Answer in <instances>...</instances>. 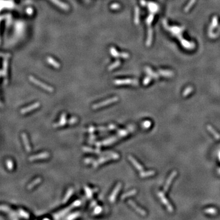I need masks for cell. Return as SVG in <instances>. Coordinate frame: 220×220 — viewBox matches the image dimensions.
<instances>
[{"label": "cell", "mask_w": 220, "mask_h": 220, "mask_svg": "<svg viewBox=\"0 0 220 220\" xmlns=\"http://www.w3.org/2000/svg\"><path fill=\"white\" fill-rule=\"evenodd\" d=\"M50 157V154L47 152H45L41 153V154H37L35 155H32L29 158V161H34L36 160H39V159H48Z\"/></svg>", "instance_id": "obj_9"}, {"label": "cell", "mask_w": 220, "mask_h": 220, "mask_svg": "<svg viewBox=\"0 0 220 220\" xmlns=\"http://www.w3.org/2000/svg\"><path fill=\"white\" fill-rule=\"evenodd\" d=\"M29 80L32 82V83H33L34 84H35L36 85L40 86V87H42V89H43L48 91V92H53V88L52 87L47 85V84H45V83H42V82L40 81L37 80L36 78H35L34 77H32V76L29 77Z\"/></svg>", "instance_id": "obj_3"}, {"label": "cell", "mask_w": 220, "mask_h": 220, "mask_svg": "<svg viewBox=\"0 0 220 220\" xmlns=\"http://www.w3.org/2000/svg\"><path fill=\"white\" fill-rule=\"evenodd\" d=\"M128 159H129V160L130 161L131 163L134 165V166L138 169V170H139L140 171H142L143 170V166H142L141 164H140V163H139L133 157L131 156V155H129V156H128Z\"/></svg>", "instance_id": "obj_12"}, {"label": "cell", "mask_w": 220, "mask_h": 220, "mask_svg": "<svg viewBox=\"0 0 220 220\" xmlns=\"http://www.w3.org/2000/svg\"><path fill=\"white\" fill-rule=\"evenodd\" d=\"M114 83L116 85H122V84H133L138 85V81L135 80L126 79V80H116L114 81Z\"/></svg>", "instance_id": "obj_5"}, {"label": "cell", "mask_w": 220, "mask_h": 220, "mask_svg": "<svg viewBox=\"0 0 220 220\" xmlns=\"http://www.w3.org/2000/svg\"><path fill=\"white\" fill-rule=\"evenodd\" d=\"M94 161H95L94 159H91V158H89V159H86L85 160H84V163H87V164H88V163H91V162H94Z\"/></svg>", "instance_id": "obj_43"}, {"label": "cell", "mask_w": 220, "mask_h": 220, "mask_svg": "<svg viewBox=\"0 0 220 220\" xmlns=\"http://www.w3.org/2000/svg\"><path fill=\"white\" fill-rule=\"evenodd\" d=\"M84 190H85L87 196L89 198H91V197H92V194H93V191H92V190L87 186H84Z\"/></svg>", "instance_id": "obj_27"}, {"label": "cell", "mask_w": 220, "mask_h": 220, "mask_svg": "<svg viewBox=\"0 0 220 220\" xmlns=\"http://www.w3.org/2000/svg\"><path fill=\"white\" fill-rule=\"evenodd\" d=\"M19 213H20V215L21 216V217H23V218H26V219H28V218H29V214L27 213V212H24V211L22 209H19Z\"/></svg>", "instance_id": "obj_29"}, {"label": "cell", "mask_w": 220, "mask_h": 220, "mask_svg": "<svg viewBox=\"0 0 220 220\" xmlns=\"http://www.w3.org/2000/svg\"><path fill=\"white\" fill-rule=\"evenodd\" d=\"M120 62L119 61H116L115 62L113 63V64H112V65H111L109 67L108 70H113V69H115L116 67H118L119 66V65H120Z\"/></svg>", "instance_id": "obj_32"}, {"label": "cell", "mask_w": 220, "mask_h": 220, "mask_svg": "<svg viewBox=\"0 0 220 220\" xmlns=\"http://www.w3.org/2000/svg\"><path fill=\"white\" fill-rule=\"evenodd\" d=\"M157 195L158 196H159V198H160V199L161 202L165 205L166 207L167 208L168 212H170V213H172L174 211V208L172 207V205L169 203V200H168V199H167V198L165 197L164 193H163V192H161V191H159V192L157 193Z\"/></svg>", "instance_id": "obj_2"}, {"label": "cell", "mask_w": 220, "mask_h": 220, "mask_svg": "<svg viewBox=\"0 0 220 220\" xmlns=\"http://www.w3.org/2000/svg\"><path fill=\"white\" fill-rule=\"evenodd\" d=\"M40 106V104L39 102H36L34 104H33V105H30V106H28L27 107L21 109V111H20V113H21V114H26L28 112L31 111L38 108Z\"/></svg>", "instance_id": "obj_8"}, {"label": "cell", "mask_w": 220, "mask_h": 220, "mask_svg": "<svg viewBox=\"0 0 220 220\" xmlns=\"http://www.w3.org/2000/svg\"><path fill=\"white\" fill-rule=\"evenodd\" d=\"M217 172H218V174L220 175V168H218V170H217Z\"/></svg>", "instance_id": "obj_46"}, {"label": "cell", "mask_w": 220, "mask_h": 220, "mask_svg": "<svg viewBox=\"0 0 220 220\" xmlns=\"http://www.w3.org/2000/svg\"><path fill=\"white\" fill-rule=\"evenodd\" d=\"M218 159H219V160H220V151L218 152Z\"/></svg>", "instance_id": "obj_47"}, {"label": "cell", "mask_w": 220, "mask_h": 220, "mask_svg": "<svg viewBox=\"0 0 220 220\" xmlns=\"http://www.w3.org/2000/svg\"><path fill=\"white\" fill-rule=\"evenodd\" d=\"M108 128L110 130H114V129H116V126L114 125V124H110L109 125Z\"/></svg>", "instance_id": "obj_44"}, {"label": "cell", "mask_w": 220, "mask_h": 220, "mask_svg": "<svg viewBox=\"0 0 220 220\" xmlns=\"http://www.w3.org/2000/svg\"><path fill=\"white\" fill-rule=\"evenodd\" d=\"M195 2V0H191V1H190V2H189L188 5V6H186V7H185V11H186V12H187V11H188L189 9H190V7H191V6H192V4H193Z\"/></svg>", "instance_id": "obj_38"}, {"label": "cell", "mask_w": 220, "mask_h": 220, "mask_svg": "<svg viewBox=\"0 0 220 220\" xmlns=\"http://www.w3.org/2000/svg\"><path fill=\"white\" fill-rule=\"evenodd\" d=\"M111 160H117V159L114 156H113V155H106L105 157H101L99 160L94 161V167L96 168L99 164H102V163L106 162L107 161Z\"/></svg>", "instance_id": "obj_4"}, {"label": "cell", "mask_w": 220, "mask_h": 220, "mask_svg": "<svg viewBox=\"0 0 220 220\" xmlns=\"http://www.w3.org/2000/svg\"><path fill=\"white\" fill-rule=\"evenodd\" d=\"M150 80H151V78H149V77L145 78L144 80V82H143L144 85H147V84L149 83V82L150 81Z\"/></svg>", "instance_id": "obj_40"}, {"label": "cell", "mask_w": 220, "mask_h": 220, "mask_svg": "<svg viewBox=\"0 0 220 220\" xmlns=\"http://www.w3.org/2000/svg\"><path fill=\"white\" fill-rule=\"evenodd\" d=\"M152 31H151V29H149V37H148V40H147V45H150V42H151V40H152Z\"/></svg>", "instance_id": "obj_37"}, {"label": "cell", "mask_w": 220, "mask_h": 220, "mask_svg": "<svg viewBox=\"0 0 220 220\" xmlns=\"http://www.w3.org/2000/svg\"><path fill=\"white\" fill-rule=\"evenodd\" d=\"M67 123V120L66 119V114L65 113H63L61 114V118H60V120L57 123H55L53 125V127L56 128V127H62V126L65 125V124Z\"/></svg>", "instance_id": "obj_11"}, {"label": "cell", "mask_w": 220, "mask_h": 220, "mask_svg": "<svg viewBox=\"0 0 220 220\" xmlns=\"http://www.w3.org/2000/svg\"><path fill=\"white\" fill-rule=\"evenodd\" d=\"M73 193V189L72 188H70L67 190L66 195H65V197H64V198L62 200V202L64 203V204H65V203H66L67 202V200H69V198H70V197H71V196L72 195Z\"/></svg>", "instance_id": "obj_16"}, {"label": "cell", "mask_w": 220, "mask_h": 220, "mask_svg": "<svg viewBox=\"0 0 220 220\" xmlns=\"http://www.w3.org/2000/svg\"><path fill=\"white\" fill-rule=\"evenodd\" d=\"M153 19H154V15H150V16H149V17H148L147 20V22L148 24H150L151 21H152Z\"/></svg>", "instance_id": "obj_41"}, {"label": "cell", "mask_w": 220, "mask_h": 220, "mask_svg": "<svg viewBox=\"0 0 220 220\" xmlns=\"http://www.w3.org/2000/svg\"><path fill=\"white\" fill-rule=\"evenodd\" d=\"M119 100V98L118 97H114L110 98V99H107L106 100H104V101H101L100 103H98L95 104V105H92V108L94 110H97V109L103 107V106H106V105H108L110 104L116 102V101H118Z\"/></svg>", "instance_id": "obj_1"}, {"label": "cell", "mask_w": 220, "mask_h": 220, "mask_svg": "<svg viewBox=\"0 0 220 220\" xmlns=\"http://www.w3.org/2000/svg\"><path fill=\"white\" fill-rule=\"evenodd\" d=\"M121 186H122V183H120V182L118 183L116 185V186H115V188H114V189L113 190V192H112V193L111 194V195L110 196V202L114 203V202H115L116 198L117 195H118V194L119 193V191H120V188H121Z\"/></svg>", "instance_id": "obj_6"}, {"label": "cell", "mask_w": 220, "mask_h": 220, "mask_svg": "<svg viewBox=\"0 0 220 220\" xmlns=\"http://www.w3.org/2000/svg\"><path fill=\"white\" fill-rule=\"evenodd\" d=\"M1 210L6 212V213H8L9 214L11 215V216H15V212H13L11 208H10L9 207H8L7 206H6V205H1Z\"/></svg>", "instance_id": "obj_19"}, {"label": "cell", "mask_w": 220, "mask_h": 220, "mask_svg": "<svg viewBox=\"0 0 220 220\" xmlns=\"http://www.w3.org/2000/svg\"><path fill=\"white\" fill-rule=\"evenodd\" d=\"M33 9H32L31 8H28V9H27L26 12L28 13V14H29V15H31V14H33Z\"/></svg>", "instance_id": "obj_45"}, {"label": "cell", "mask_w": 220, "mask_h": 220, "mask_svg": "<svg viewBox=\"0 0 220 220\" xmlns=\"http://www.w3.org/2000/svg\"><path fill=\"white\" fill-rule=\"evenodd\" d=\"M155 174V172L154 171H141L140 172V177L141 178H144V177H149V176H154Z\"/></svg>", "instance_id": "obj_15"}, {"label": "cell", "mask_w": 220, "mask_h": 220, "mask_svg": "<svg viewBox=\"0 0 220 220\" xmlns=\"http://www.w3.org/2000/svg\"><path fill=\"white\" fill-rule=\"evenodd\" d=\"M135 23L138 24L139 23V9L138 7H136L135 9Z\"/></svg>", "instance_id": "obj_34"}, {"label": "cell", "mask_w": 220, "mask_h": 220, "mask_svg": "<svg viewBox=\"0 0 220 220\" xmlns=\"http://www.w3.org/2000/svg\"><path fill=\"white\" fill-rule=\"evenodd\" d=\"M101 211V208L100 207L98 206L95 208V210H94V214H99L100 212Z\"/></svg>", "instance_id": "obj_42"}, {"label": "cell", "mask_w": 220, "mask_h": 220, "mask_svg": "<svg viewBox=\"0 0 220 220\" xmlns=\"http://www.w3.org/2000/svg\"><path fill=\"white\" fill-rule=\"evenodd\" d=\"M151 125L152 123L150 120H145L141 123V127L144 129H148V128H150Z\"/></svg>", "instance_id": "obj_24"}, {"label": "cell", "mask_w": 220, "mask_h": 220, "mask_svg": "<svg viewBox=\"0 0 220 220\" xmlns=\"http://www.w3.org/2000/svg\"><path fill=\"white\" fill-rule=\"evenodd\" d=\"M6 165H7V169H8L10 171L12 170L14 166H13V162L11 160L7 159V160H6Z\"/></svg>", "instance_id": "obj_30"}, {"label": "cell", "mask_w": 220, "mask_h": 220, "mask_svg": "<svg viewBox=\"0 0 220 220\" xmlns=\"http://www.w3.org/2000/svg\"><path fill=\"white\" fill-rule=\"evenodd\" d=\"M110 52L111 53V55H113L114 57H118V56H120V53H119L118 51L116 50V49L113 47H111L110 48Z\"/></svg>", "instance_id": "obj_31"}, {"label": "cell", "mask_w": 220, "mask_h": 220, "mask_svg": "<svg viewBox=\"0 0 220 220\" xmlns=\"http://www.w3.org/2000/svg\"><path fill=\"white\" fill-rule=\"evenodd\" d=\"M160 73L162 75L164 76V77H171L172 75V72L169 71H163V70H160Z\"/></svg>", "instance_id": "obj_35"}, {"label": "cell", "mask_w": 220, "mask_h": 220, "mask_svg": "<svg viewBox=\"0 0 220 220\" xmlns=\"http://www.w3.org/2000/svg\"><path fill=\"white\" fill-rule=\"evenodd\" d=\"M51 1H52L53 3L56 4L57 5V6H58L59 7H60L61 8L63 9L67 10L68 9H69V6H68L67 5L65 4H64V3H63V2H61V1H59V0H51Z\"/></svg>", "instance_id": "obj_17"}, {"label": "cell", "mask_w": 220, "mask_h": 220, "mask_svg": "<svg viewBox=\"0 0 220 220\" xmlns=\"http://www.w3.org/2000/svg\"><path fill=\"white\" fill-rule=\"evenodd\" d=\"M177 171H174L171 174L170 176H169L168 180H166V182L165 185H164V189H163V191H164V193H166L168 191V189H169V186H170L171 183H172V180H173L174 179V177L177 176Z\"/></svg>", "instance_id": "obj_7"}, {"label": "cell", "mask_w": 220, "mask_h": 220, "mask_svg": "<svg viewBox=\"0 0 220 220\" xmlns=\"http://www.w3.org/2000/svg\"><path fill=\"white\" fill-rule=\"evenodd\" d=\"M193 91V88L191 86H189L187 88H186L185 89V91L183 92V97H186V96H188L190 94H191V92Z\"/></svg>", "instance_id": "obj_25"}, {"label": "cell", "mask_w": 220, "mask_h": 220, "mask_svg": "<svg viewBox=\"0 0 220 220\" xmlns=\"http://www.w3.org/2000/svg\"><path fill=\"white\" fill-rule=\"evenodd\" d=\"M47 61H48V62L50 63L51 65H53V67H55V68H60V63H58L57 61H56L55 60H54L52 58L47 57Z\"/></svg>", "instance_id": "obj_21"}, {"label": "cell", "mask_w": 220, "mask_h": 220, "mask_svg": "<svg viewBox=\"0 0 220 220\" xmlns=\"http://www.w3.org/2000/svg\"><path fill=\"white\" fill-rule=\"evenodd\" d=\"M7 65V58H6V60H4V62H3V70L1 72V75H3V76L6 75Z\"/></svg>", "instance_id": "obj_26"}, {"label": "cell", "mask_w": 220, "mask_h": 220, "mask_svg": "<svg viewBox=\"0 0 220 220\" xmlns=\"http://www.w3.org/2000/svg\"><path fill=\"white\" fill-rule=\"evenodd\" d=\"M128 204L131 205V207H132L134 208V209L138 212V213H140L141 215H142V216L146 215V212H145V210H144L143 209H142V208H140V207L138 206V205L135 204V202H134L133 200H128Z\"/></svg>", "instance_id": "obj_10"}, {"label": "cell", "mask_w": 220, "mask_h": 220, "mask_svg": "<svg viewBox=\"0 0 220 220\" xmlns=\"http://www.w3.org/2000/svg\"><path fill=\"white\" fill-rule=\"evenodd\" d=\"M204 212L211 215H216L218 213V210L214 207H209L204 210Z\"/></svg>", "instance_id": "obj_18"}, {"label": "cell", "mask_w": 220, "mask_h": 220, "mask_svg": "<svg viewBox=\"0 0 220 220\" xmlns=\"http://www.w3.org/2000/svg\"><path fill=\"white\" fill-rule=\"evenodd\" d=\"M119 8H120V5L119 4L115 3L111 6V9H118Z\"/></svg>", "instance_id": "obj_39"}, {"label": "cell", "mask_w": 220, "mask_h": 220, "mask_svg": "<svg viewBox=\"0 0 220 220\" xmlns=\"http://www.w3.org/2000/svg\"><path fill=\"white\" fill-rule=\"evenodd\" d=\"M136 192H137V191H136V190H135V189H134V190H130V191H128V192L125 193L123 194V195L122 196L121 199H125V198H128V197L132 196L135 195V194L136 193Z\"/></svg>", "instance_id": "obj_22"}, {"label": "cell", "mask_w": 220, "mask_h": 220, "mask_svg": "<svg viewBox=\"0 0 220 220\" xmlns=\"http://www.w3.org/2000/svg\"><path fill=\"white\" fill-rule=\"evenodd\" d=\"M80 214V212H75V213H72V214H71L70 215H69V217H67L66 219L67 220L75 219V218H77L78 217H79Z\"/></svg>", "instance_id": "obj_33"}, {"label": "cell", "mask_w": 220, "mask_h": 220, "mask_svg": "<svg viewBox=\"0 0 220 220\" xmlns=\"http://www.w3.org/2000/svg\"><path fill=\"white\" fill-rule=\"evenodd\" d=\"M83 150H84L86 152H91V153H96V154H100V151L99 150H95V149H92L91 148L87 147H83Z\"/></svg>", "instance_id": "obj_23"}, {"label": "cell", "mask_w": 220, "mask_h": 220, "mask_svg": "<svg viewBox=\"0 0 220 220\" xmlns=\"http://www.w3.org/2000/svg\"><path fill=\"white\" fill-rule=\"evenodd\" d=\"M117 140H118V139H117L116 138H110V139H108V140H105V141H104L103 142H102V144H104V145L110 144L113 143V142H114V141H116Z\"/></svg>", "instance_id": "obj_28"}, {"label": "cell", "mask_w": 220, "mask_h": 220, "mask_svg": "<svg viewBox=\"0 0 220 220\" xmlns=\"http://www.w3.org/2000/svg\"><path fill=\"white\" fill-rule=\"evenodd\" d=\"M21 138H22V140L23 141V144L24 146H25L26 150V151L28 152H31V148L30 144H29V141H28V137H27L26 133H23L22 134H21Z\"/></svg>", "instance_id": "obj_13"}, {"label": "cell", "mask_w": 220, "mask_h": 220, "mask_svg": "<svg viewBox=\"0 0 220 220\" xmlns=\"http://www.w3.org/2000/svg\"><path fill=\"white\" fill-rule=\"evenodd\" d=\"M207 128L208 130L209 131L210 133H212V135L214 136L215 138L217 139V140H220V135L213 128L212 126H211L210 125H208L207 126Z\"/></svg>", "instance_id": "obj_14"}, {"label": "cell", "mask_w": 220, "mask_h": 220, "mask_svg": "<svg viewBox=\"0 0 220 220\" xmlns=\"http://www.w3.org/2000/svg\"><path fill=\"white\" fill-rule=\"evenodd\" d=\"M78 119H77V118H75V117H72L71 119H70L69 120H67V123L68 124H70V125H72L75 123L76 122H77Z\"/></svg>", "instance_id": "obj_36"}, {"label": "cell", "mask_w": 220, "mask_h": 220, "mask_svg": "<svg viewBox=\"0 0 220 220\" xmlns=\"http://www.w3.org/2000/svg\"><path fill=\"white\" fill-rule=\"evenodd\" d=\"M41 180H42V179H41V178H40V177L34 180H33L31 183L28 185V188H28V190H31V189L33 188H34L36 185H37V184H39V183H40Z\"/></svg>", "instance_id": "obj_20"}]
</instances>
